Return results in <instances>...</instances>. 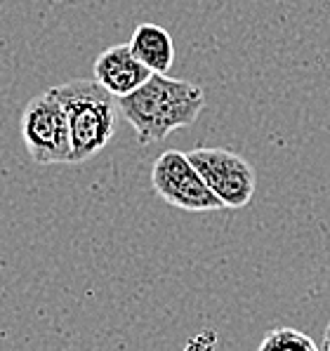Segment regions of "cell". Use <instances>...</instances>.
<instances>
[{
    "label": "cell",
    "instance_id": "cell-1",
    "mask_svg": "<svg viewBox=\"0 0 330 351\" xmlns=\"http://www.w3.org/2000/svg\"><path fill=\"white\" fill-rule=\"evenodd\" d=\"M121 116L132 125L142 147L163 142L175 130L191 128L205 109V90L184 78L151 73L144 85L118 99Z\"/></svg>",
    "mask_w": 330,
    "mask_h": 351
},
{
    "label": "cell",
    "instance_id": "cell-2",
    "mask_svg": "<svg viewBox=\"0 0 330 351\" xmlns=\"http://www.w3.org/2000/svg\"><path fill=\"white\" fill-rule=\"evenodd\" d=\"M62 101L71 130V165L102 154L118 130L121 106L95 78H73L52 88Z\"/></svg>",
    "mask_w": 330,
    "mask_h": 351
},
{
    "label": "cell",
    "instance_id": "cell-3",
    "mask_svg": "<svg viewBox=\"0 0 330 351\" xmlns=\"http://www.w3.org/2000/svg\"><path fill=\"white\" fill-rule=\"evenodd\" d=\"M21 142L36 165H71V130L55 93L36 95L21 111Z\"/></svg>",
    "mask_w": 330,
    "mask_h": 351
},
{
    "label": "cell",
    "instance_id": "cell-4",
    "mask_svg": "<svg viewBox=\"0 0 330 351\" xmlns=\"http://www.w3.org/2000/svg\"><path fill=\"white\" fill-rule=\"evenodd\" d=\"M151 186L167 205L187 213H215L224 208L182 151H163L156 158L151 167Z\"/></svg>",
    "mask_w": 330,
    "mask_h": 351
},
{
    "label": "cell",
    "instance_id": "cell-5",
    "mask_svg": "<svg viewBox=\"0 0 330 351\" xmlns=\"http://www.w3.org/2000/svg\"><path fill=\"white\" fill-rule=\"evenodd\" d=\"M187 156L224 208L241 210L252 201L257 177L250 160L241 156L239 151L222 147H198L189 151Z\"/></svg>",
    "mask_w": 330,
    "mask_h": 351
},
{
    "label": "cell",
    "instance_id": "cell-6",
    "mask_svg": "<svg viewBox=\"0 0 330 351\" xmlns=\"http://www.w3.org/2000/svg\"><path fill=\"white\" fill-rule=\"evenodd\" d=\"M151 73L154 71L134 57V52L130 50L128 43L106 47L104 52H99L95 64H92V78L116 99L134 93L139 85L147 83Z\"/></svg>",
    "mask_w": 330,
    "mask_h": 351
},
{
    "label": "cell",
    "instance_id": "cell-7",
    "mask_svg": "<svg viewBox=\"0 0 330 351\" xmlns=\"http://www.w3.org/2000/svg\"><path fill=\"white\" fill-rule=\"evenodd\" d=\"M130 50L154 73H167L175 64V43L170 31L158 24H139L130 38Z\"/></svg>",
    "mask_w": 330,
    "mask_h": 351
},
{
    "label": "cell",
    "instance_id": "cell-8",
    "mask_svg": "<svg viewBox=\"0 0 330 351\" xmlns=\"http://www.w3.org/2000/svg\"><path fill=\"white\" fill-rule=\"evenodd\" d=\"M257 351H321L316 342L295 328H276L264 335Z\"/></svg>",
    "mask_w": 330,
    "mask_h": 351
},
{
    "label": "cell",
    "instance_id": "cell-9",
    "mask_svg": "<svg viewBox=\"0 0 330 351\" xmlns=\"http://www.w3.org/2000/svg\"><path fill=\"white\" fill-rule=\"evenodd\" d=\"M321 351H330V321H328V326H326V332H323V347Z\"/></svg>",
    "mask_w": 330,
    "mask_h": 351
}]
</instances>
